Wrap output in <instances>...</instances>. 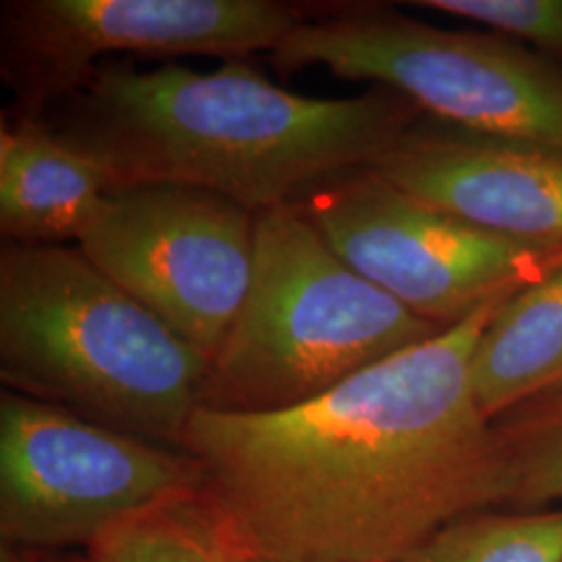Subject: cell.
Wrapping results in <instances>:
<instances>
[{
  "instance_id": "obj_1",
  "label": "cell",
  "mask_w": 562,
  "mask_h": 562,
  "mask_svg": "<svg viewBox=\"0 0 562 562\" xmlns=\"http://www.w3.org/2000/svg\"><path fill=\"white\" fill-rule=\"evenodd\" d=\"M506 299L273 413L199 408L183 452L252 561L401 562L442 527L506 506V467L471 362Z\"/></svg>"
},
{
  "instance_id": "obj_2",
  "label": "cell",
  "mask_w": 562,
  "mask_h": 562,
  "mask_svg": "<svg viewBox=\"0 0 562 562\" xmlns=\"http://www.w3.org/2000/svg\"><path fill=\"white\" fill-rule=\"evenodd\" d=\"M422 115L385 88L311 99L271 83L246 60H227L209 71L101 63L38 120L101 162L115 188L190 186L259 215L367 169Z\"/></svg>"
},
{
  "instance_id": "obj_3",
  "label": "cell",
  "mask_w": 562,
  "mask_h": 562,
  "mask_svg": "<svg viewBox=\"0 0 562 562\" xmlns=\"http://www.w3.org/2000/svg\"><path fill=\"white\" fill-rule=\"evenodd\" d=\"M209 364L78 246L2 244L4 390L183 450Z\"/></svg>"
},
{
  "instance_id": "obj_4",
  "label": "cell",
  "mask_w": 562,
  "mask_h": 562,
  "mask_svg": "<svg viewBox=\"0 0 562 562\" xmlns=\"http://www.w3.org/2000/svg\"><path fill=\"white\" fill-rule=\"evenodd\" d=\"M442 331L341 261L299 204L262 211L250 285L209 364L204 408L283 411Z\"/></svg>"
},
{
  "instance_id": "obj_5",
  "label": "cell",
  "mask_w": 562,
  "mask_h": 562,
  "mask_svg": "<svg viewBox=\"0 0 562 562\" xmlns=\"http://www.w3.org/2000/svg\"><path fill=\"white\" fill-rule=\"evenodd\" d=\"M283 74L371 81L483 136L562 153V65L501 34L438 27L383 4L306 9L269 53Z\"/></svg>"
},
{
  "instance_id": "obj_6",
  "label": "cell",
  "mask_w": 562,
  "mask_h": 562,
  "mask_svg": "<svg viewBox=\"0 0 562 562\" xmlns=\"http://www.w3.org/2000/svg\"><path fill=\"white\" fill-rule=\"evenodd\" d=\"M201 490L178 448L2 390L0 540L36 554L86 550L121 521Z\"/></svg>"
},
{
  "instance_id": "obj_7",
  "label": "cell",
  "mask_w": 562,
  "mask_h": 562,
  "mask_svg": "<svg viewBox=\"0 0 562 562\" xmlns=\"http://www.w3.org/2000/svg\"><path fill=\"white\" fill-rule=\"evenodd\" d=\"M299 206L341 261L443 329L562 265V246L485 232L371 169L323 183Z\"/></svg>"
},
{
  "instance_id": "obj_8",
  "label": "cell",
  "mask_w": 562,
  "mask_h": 562,
  "mask_svg": "<svg viewBox=\"0 0 562 562\" xmlns=\"http://www.w3.org/2000/svg\"><path fill=\"white\" fill-rule=\"evenodd\" d=\"M306 18L276 0H9L0 9L7 115L38 120L109 55L246 60L273 53Z\"/></svg>"
},
{
  "instance_id": "obj_9",
  "label": "cell",
  "mask_w": 562,
  "mask_h": 562,
  "mask_svg": "<svg viewBox=\"0 0 562 562\" xmlns=\"http://www.w3.org/2000/svg\"><path fill=\"white\" fill-rule=\"evenodd\" d=\"M257 215L178 183L117 186L76 246L209 361L246 299Z\"/></svg>"
},
{
  "instance_id": "obj_10",
  "label": "cell",
  "mask_w": 562,
  "mask_h": 562,
  "mask_svg": "<svg viewBox=\"0 0 562 562\" xmlns=\"http://www.w3.org/2000/svg\"><path fill=\"white\" fill-rule=\"evenodd\" d=\"M367 169L485 232L562 246V153L483 136L423 113Z\"/></svg>"
},
{
  "instance_id": "obj_11",
  "label": "cell",
  "mask_w": 562,
  "mask_h": 562,
  "mask_svg": "<svg viewBox=\"0 0 562 562\" xmlns=\"http://www.w3.org/2000/svg\"><path fill=\"white\" fill-rule=\"evenodd\" d=\"M115 188L101 162L60 140L42 120L2 113L0 234L23 246L76 240Z\"/></svg>"
},
{
  "instance_id": "obj_12",
  "label": "cell",
  "mask_w": 562,
  "mask_h": 562,
  "mask_svg": "<svg viewBox=\"0 0 562 562\" xmlns=\"http://www.w3.org/2000/svg\"><path fill=\"white\" fill-rule=\"evenodd\" d=\"M471 383L492 422L562 387V265L496 308L475 346Z\"/></svg>"
},
{
  "instance_id": "obj_13",
  "label": "cell",
  "mask_w": 562,
  "mask_h": 562,
  "mask_svg": "<svg viewBox=\"0 0 562 562\" xmlns=\"http://www.w3.org/2000/svg\"><path fill=\"white\" fill-rule=\"evenodd\" d=\"M81 562H250L201 490L157 504L111 527Z\"/></svg>"
},
{
  "instance_id": "obj_14",
  "label": "cell",
  "mask_w": 562,
  "mask_h": 562,
  "mask_svg": "<svg viewBox=\"0 0 562 562\" xmlns=\"http://www.w3.org/2000/svg\"><path fill=\"white\" fill-rule=\"evenodd\" d=\"M401 562H562V508L471 513Z\"/></svg>"
},
{
  "instance_id": "obj_15",
  "label": "cell",
  "mask_w": 562,
  "mask_h": 562,
  "mask_svg": "<svg viewBox=\"0 0 562 562\" xmlns=\"http://www.w3.org/2000/svg\"><path fill=\"white\" fill-rule=\"evenodd\" d=\"M506 467V506L562 503V387L494 422Z\"/></svg>"
},
{
  "instance_id": "obj_16",
  "label": "cell",
  "mask_w": 562,
  "mask_h": 562,
  "mask_svg": "<svg viewBox=\"0 0 562 562\" xmlns=\"http://www.w3.org/2000/svg\"><path fill=\"white\" fill-rule=\"evenodd\" d=\"M411 7L480 23L562 65V0H422Z\"/></svg>"
},
{
  "instance_id": "obj_17",
  "label": "cell",
  "mask_w": 562,
  "mask_h": 562,
  "mask_svg": "<svg viewBox=\"0 0 562 562\" xmlns=\"http://www.w3.org/2000/svg\"><path fill=\"white\" fill-rule=\"evenodd\" d=\"M0 562H36V552H25L20 548L0 543Z\"/></svg>"
},
{
  "instance_id": "obj_18",
  "label": "cell",
  "mask_w": 562,
  "mask_h": 562,
  "mask_svg": "<svg viewBox=\"0 0 562 562\" xmlns=\"http://www.w3.org/2000/svg\"><path fill=\"white\" fill-rule=\"evenodd\" d=\"M36 562H81V559H71L65 554H36Z\"/></svg>"
},
{
  "instance_id": "obj_19",
  "label": "cell",
  "mask_w": 562,
  "mask_h": 562,
  "mask_svg": "<svg viewBox=\"0 0 562 562\" xmlns=\"http://www.w3.org/2000/svg\"><path fill=\"white\" fill-rule=\"evenodd\" d=\"M250 562H269V561H252V559H250Z\"/></svg>"
}]
</instances>
